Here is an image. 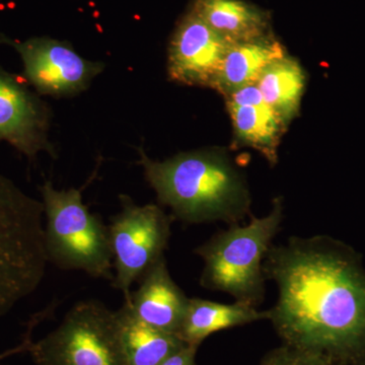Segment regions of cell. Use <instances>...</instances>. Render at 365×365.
I'll use <instances>...</instances> for the list:
<instances>
[{
    "label": "cell",
    "mask_w": 365,
    "mask_h": 365,
    "mask_svg": "<svg viewBox=\"0 0 365 365\" xmlns=\"http://www.w3.org/2000/svg\"><path fill=\"white\" fill-rule=\"evenodd\" d=\"M197 350L198 346L186 345L160 365H196Z\"/></svg>",
    "instance_id": "d6986e66"
},
{
    "label": "cell",
    "mask_w": 365,
    "mask_h": 365,
    "mask_svg": "<svg viewBox=\"0 0 365 365\" xmlns=\"http://www.w3.org/2000/svg\"><path fill=\"white\" fill-rule=\"evenodd\" d=\"M287 54L284 46L272 34L230 45L212 88L227 97L245 86L256 85L264 69Z\"/></svg>",
    "instance_id": "5bb4252c"
},
{
    "label": "cell",
    "mask_w": 365,
    "mask_h": 365,
    "mask_svg": "<svg viewBox=\"0 0 365 365\" xmlns=\"http://www.w3.org/2000/svg\"><path fill=\"white\" fill-rule=\"evenodd\" d=\"M283 217L282 200L275 198L267 215H251L248 225H230L194 250L204 264L201 287L230 294L235 302L260 306L267 281L264 260L279 232Z\"/></svg>",
    "instance_id": "3957f363"
},
{
    "label": "cell",
    "mask_w": 365,
    "mask_h": 365,
    "mask_svg": "<svg viewBox=\"0 0 365 365\" xmlns=\"http://www.w3.org/2000/svg\"><path fill=\"white\" fill-rule=\"evenodd\" d=\"M230 43L188 9L175 29L168 53L170 81L213 88Z\"/></svg>",
    "instance_id": "30bf717a"
},
{
    "label": "cell",
    "mask_w": 365,
    "mask_h": 365,
    "mask_svg": "<svg viewBox=\"0 0 365 365\" xmlns=\"http://www.w3.org/2000/svg\"><path fill=\"white\" fill-rule=\"evenodd\" d=\"M140 284L124 304L139 321L179 335L189 297L173 279L165 257L140 278Z\"/></svg>",
    "instance_id": "8fae6325"
},
{
    "label": "cell",
    "mask_w": 365,
    "mask_h": 365,
    "mask_svg": "<svg viewBox=\"0 0 365 365\" xmlns=\"http://www.w3.org/2000/svg\"><path fill=\"white\" fill-rule=\"evenodd\" d=\"M189 11L230 45L272 34L267 11L245 0H192Z\"/></svg>",
    "instance_id": "4fadbf2b"
},
{
    "label": "cell",
    "mask_w": 365,
    "mask_h": 365,
    "mask_svg": "<svg viewBox=\"0 0 365 365\" xmlns=\"http://www.w3.org/2000/svg\"><path fill=\"white\" fill-rule=\"evenodd\" d=\"M121 210L108 225L115 269L113 287L130 297V288L157 262L165 257L170 237L173 216L157 204L137 205L120 195Z\"/></svg>",
    "instance_id": "52a82bcc"
},
{
    "label": "cell",
    "mask_w": 365,
    "mask_h": 365,
    "mask_svg": "<svg viewBox=\"0 0 365 365\" xmlns=\"http://www.w3.org/2000/svg\"><path fill=\"white\" fill-rule=\"evenodd\" d=\"M225 98L237 140L258 150L270 165H276L287 125L264 101L258 86H245Z\"/></svg>",
    "instance_id": "7c38bea8"
},
{
    "label": "cell",
    "mask_w": 365,
    "mask_h": 365,
    "mask_svg": "<svg viewBox=\"0 0 365 365\" xmlns=\"http://www.w3.org/2000/svg\"><path fill=\"white\" fill-rule=\"evenodd\" d=\"M262 319H267V311L244 302L227 304L194 297L189 299L179 336L186 344L199 347L212 334Z\"/></svg>",
    "instance_id": "9a60e30c"
},
{
    "label": "cell",
    "mask_w": 365,
    "mask_h": 365,
    "mask_svg": "<svg viewBox=\"0 0 365 365\" xmlns=\"http://www.w3.org/2000/svg\"><path fill=\"white\" fill-rule=\"evenodd\" d=\"M44 206L48 261L63 270L113 281L109 230L83 201V188L57 190L50 181L40 188Z\"/></svg>",
    "instance_id": "5b68a950"
},
{
    "label": "cell",
    "mask_w": 365,
    "mask_h": 365,
    "mask_svg": "<svg viewBox=\"0 0 365 365\" xmlns=\"http://www.w3.org/2000/svg\"><path fill=\"white\" fill-rule=\"evenodd\" d=\"M144 177L173 218L187 225L223 222L237 225L251 215L248 185L220 150L182 153L153 160L139 148Z\"/></svg>",
    "instance_id": "7a4b0ae2"
},
{
    "label": "cell",
    "mask_w": 365,
    "mask_h": 365,
    "mask_svg": "<svg viewBox=\"0 0 365 365\" xmlns=\"http://www.w3.org/2000/svg\"><path fill=\"white\" fill-rule=\"evenodd\" d=\"M48 262L42 201L0 172V318L38 289Z\"/></svg>",
    "instance_id": "277c9868"
},
{
    "label": "cell",
    "mask_w": 365,
    "mask_h": 365,
    "mask_svg": "<svg viewBox=\"0 0 365 365\" xmlns=\"http://www.w3.org/2000/svg\"><path fill=\"white\" fill-rule=\"evenodd\" d=\"M331 365H339V364H331Z\"/></svg>",
    "instance_id": "44dd1931"
},
{
    "label": "cell",
    "mask_w": 365,
    "mask_h": 365,
    "mask_svg": "<svg viewBox=\"0 0 365 365\" xmlns=\"http://www.w3.org/2000/svg\"><path fill=\"white\" fill-rule=\"evenodd\" d=\"M332 361L322 355L302 351L283 344L268 353L260 365H331Z\"/></svg>",
    "instance_id": "ac0fdd59"
},
{
    "label": "cell",
    "mask_w": 365,
    "mask_h": 365,
    "mask_svg": "<svg viewBox=\"0 0 365 365\" xmlns=\"http://www.w3.org/2000/svg\"><path fill=\"white\" fill-rule=\"evenodd\" d=\"M20 55L24 78L39 95L69 98L88 90L105 69L103 62L83 58L66 41L32 37L24 41L0 37Z\"/></svg>",
    "instance_id": "ba28073f"
},
{
    "label": "cell",
    "mask_w": 365,
    "mask_h": 365,
    "mask_svg": "<svg viewBox=\"0 0 365 365\" xmlns=\"http://www.w3.org/2000/svg\"><path fill=\"white\" fill-rule=\"evenodd\" d=\"M28 353L37 365H128L116 312L98 300L78 302Z\"/></svg>",
    "instance_id": "8992f818"
},
{
    "label": "cell",
    "mask_w": 365,
    "mask_h": 365,
    "mask_svg": "<svg viewBox=\"0 0 365 365\" xmlns=\"http://www.w3.org/2000/svg\"><path fill=\"white\" fill-rule=\"evenodd\" d=\"M25 78L0 66V140L32 160L41 153L56 158L49 139L52 111Z\"/></svg>",
    "instance_id": "9c48e42d"
},
{
    "label": "cell",
    "mask_w": 365,
    "mask_h": 365,
    "mask_svg": "<svg viewBox=\"0 0 365 365\" xmlns=\"http://www.w3.org/2000/svg\"><path fill=\"white\" fill-rule=\"evenodd\" d=\"M116 314L120 340L128 365H160L188 345L177 334L139 321L125 304Z\"/></svg>",
    "instance_id": "2e32d148"
},
{
    "label": "cell",
    "mask_w": 365,
    "mask_h": 365,
    "mask_svg": "<svg viewBox=\"0 0 365 365\" xmlns=\"http://www.w3.org/2000/svg\"><path fill=\"white\" fill-rule=\"evenodd\" d=\"M278 289L267 319L283 344L333 364L365 365V268L361 255L329 235L292 237L263 263Z\"/></svg>",
    "instance_id": "6da1fadb"
},
{
    "label": "cell",
    "mask_w": 365,
    "mask_h": 365,
    "mask_svg": "<svg viewBox=\"0 0 365 365\" xmlns=\"http://www.w3.org/2000/svg\"><path fill=\"white\" fill-rule=\"evenodd\" d=\"M34 329L35 328H33V327L26 326V331L21 344L11 348V349L6 350V351L0 353V361L9 359V357L13 356V355L28 352L29 347H30L31 343H32L33 341L32 335Z\"/></svg>",
    "instance_id": "ffe728a7"
},
{
    "label": "cell",
    "mask_w": 365,
    "mask_h": 365,
    "mask_svg": "<svg viewBox=\"0 0 365 365\" xmlns=\"http://www.w3.org/2000/svg\"><path fill=\"white\" fill-rule=\"evenodd\" d=\"M306 81L299 62L287 54L271 62L256 85L264 101L288 125L299 115Z\"/></svg>",
    "instance_id": "e0dca14e"
}]
</instances>
